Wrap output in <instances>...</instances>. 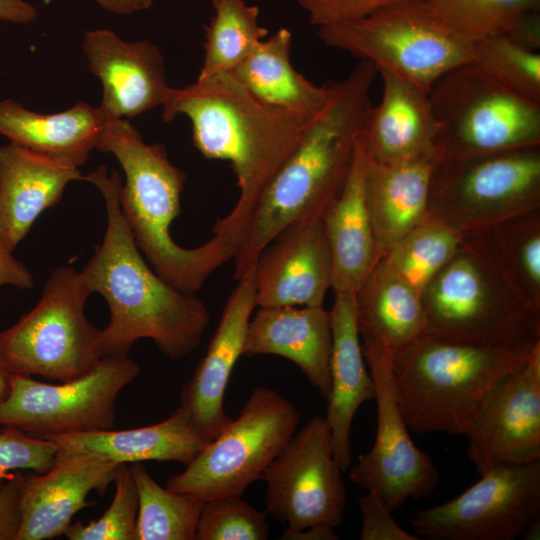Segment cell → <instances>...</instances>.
<instances>
[{
  "mask_svg": "<svg viewBox=\"0 0 540 540\" xmlns=\"http://www.w3.org/2000/svg\"><path fill=\"white\" fill-rule=\"evenodd\" d=\"M362 526L361 540H418L404 530L392 515V508L376 493L367 491L359 499Z\"/></svg>",
  "mask_w": 540,
  "mask_h": 540,
  "instance_id": "obj_41",
  "label": "cell"
},
{
  "mask_svg": "<svg viewBox=\"0 0 540 540\" xmlns=\"http://www.w3.org/2000/svg\"><path fill=\"white\" fill-rule=\"evenodd\" d=\"M12 373L0 359V404L6 399L11 388Z\"/></svg>",
  "mask_w": 540,
  "mask_h": 540,
  "instance_id": "obj_47",
  "label": "cell"
},
{
  "mask_svg": "<svg viewBox=\"0 0 540 540\" xmlns=\"http://www.w3.org/2000/svg\"><path fill=\"white\" fill-rule=\"evenodd\" d=\"M82 49L103 86L99 110L106 120L128 119L164 103L170 86L163 55L148 41H124L109 29L88 30Z\"/></svg>",
  "mask_w": 540,
  "mask_h": 540,
  "instance_id": "obj_18",
  "label": "cell"
},
{
  "mask_svg": "<svg viewBox=\"0 0 540 540\" xmlns=\"http://www.w3.org/2000/svg\"><path fill=\"white\" fill-rule=\"evenodd\" d=\"M397 0H298V5L316 28L360 19Z\"/></svg>",
  "mask_w": 540,
  "mask_h": 540,
  "instance_id": "obj_40",
  "label": "cell"
},
{
  "mask_svg": "<svg viewBox=\"0 0 540 540\" xmlns=\"http://www.w3.org/2000/svg\"><path fill=\"white\" fill-rule=\"evenodd\" d=\"M108 12L125 15L149 8L156 0H94Z\"/></svg>",
  "mask_w": 540,
  "mask_h": 540,
  "instance_id": "obj_46",
  "label": "cell"
},
{
  "mask_svg": "<svg viewBox=\"0 0 540 540\" xmlns=\"http://www.w3.org/2000/svg\"><path fill=\"white\" fill-rule=\"evenodd\" d=\"M428 96L438 124L436 159L540 146V104L472 63L446 72Z\"/></svg>",
  "mask_w": 540,
  "mask_h": 540,
  "instance_id": "obj_10",
  "label": "cell"
},
{
  "mask_svg": "<svg viewBox=\"0 0 540 540\" xmlns=\"http://www.w3.org/2000/svg\"><path fill=\"white\" fill-rule=\"evenodd\" d=\"M489 234L515 282L540 308V210L510 218Z\"/></svg>",
  "mask_w": 540,
  "mask_h": 540,
  "instance_id": "obj_36",
  "label": "cell"
},
{
  "mask_svg": "<svg viewBox=\"0 0 540 540\" xmlns=\"http://www.w3.org/2000/svg\"><path fill=\"white\" fill-rule=\"evenodd\" d=\"M377 75L372 62L359 60L344 79L331 82L328 103L309 122L250 214L233 258L235 280L285 228L322 219L349 174Z\"/></svg>",
  "mask_w": 540,
  "mask_h": 540,
  "instance_id": "obj_3",
  "label": "cell"
},
{
  "mask_svg": "<svg viewBox=\"0 0 540 540\" xmlns=\"http://www.w3.org/2000/svg\"><path fill=\"white\" fill-rule=\"evenodd\" d=\"M375 387L377 430L372 448L350 466L349 478L381 496L392 510L408 499L429 497L439 483L431 457L409 435L394 390L393 359L389 354L363 353Z\"/></svg>",
  "mask_w": 540,
  "mask_h": 540,
  "instance_id": "obj_15",
  "label": "cell"
},
{
  "mask_svg": "<svg viewBox=\"0 0 540 540\" xmlns=\"http://www.w3.org/2000/svg\"><path fill=\"white\" fill-rule=\"evenodd\" d=\"M121 464L92 454L58 450L44 473L22 474L20 526L16 540H49L64 535L75 514L90 506V492L104 495Z\"/></svg>",
  "mask_w": 540,
  "mask_h": 540,
  "instance_id": "obj_17",
  "label": "cell"
},
{
  "mask_svg": "<svg viewBox=\"0 0 540 540\" xmlns=\"http://www.w3.org/2000/svg\"><path fill=\"white\" fill-rule=\"evenodd\" d=\"M420 297L427 332L445 340L509 351L540 344V308L515 282L489 232L465 234Z\"/></svg>",
  "mask_w": 540,
  "mask_h": 540,
  "instance_id": "obj_5",
  "label": "cell"
},
{
  "mask_svg": "<svg viewBox=\"0 0 540 540\" xmlns=\"http://www.w3.org/2000/svg\"><path fill=\"white\" fill-rule=\"evenodd\" d=\"M254 266L237 280L205 355L180 392V406L210 441L232 420L223 401L233 368L243 355L248 324L256 308Z\"/></svg>",
  "mask_w": 540,
  "mask_h": 540,
  "instance_id": "obj_20",
  "label": "cell"
},
{
  "mask_svg": "<svg viewBox=\"0 0 540 540\" xmlns=\"http://www.w3.org/2000/svg\"><path fill=\"white\" fill-rule=\"evenodd\" d=\"M539 518L535 519L534 521H532L530 523V525L528 526L527 530L525 531V533L523 534L525 537V539H538L539 537V531H540V526H539Z\"/></svg>",
  "mask_w": 540,
  "mask_h": 540,
  "instance_id": "obj_48",
  "label": "cell"
},
{
  "mask_svg": "<svg viewBox=\"0 0 540 540\" xmlns=\"http://www.w3.org/2000/svg\"><path fill=\"white\" fill-rule=\"evenodd\" d=\"M454 30L475 42L513 33L540 14V0H420Z\"/></svg>",
  "mask_w": 540,
  "mask_h": 540,
  "instance_id": "obj_34",
  "label": "cell"
},
{
  "mask_svg": "<svg viewBox=\"0 0 540 540\" xmlns=\"http://www.w3.org/2000/svg\"><path fill=\"white\" fill-rule=\"evenodd\" d=\"M531 352L464 345L426 331L393 359L395 396L408 429L466 435L495 386Z\"/></svg>",
  "mask_w": 540,
  "mask_h": 540,
  "instance_id": "obj_6",
  "label": "cell"
},
{
  "mask_svg": "<svg viewBox=\"0 0 540 540\" xmlns=\"http://www.w3.org/2000/svg\"><path fill=\"white\" fill-rule=\"evenodd\" d=\"M363 352L393 357L427 331L421 297L380 259L355 293Z\"/></svg>",
  "mask_w": 540,
  "mask_h": 540,
  "instance_id": "obj_27",
  "label": "cell"
},
{
  "mask_svg": "<svg viewBox=\"0 0 540 540\" xmlns=\"http://www.w3.org/2000/svg\"><path fill=\"white\" fill-rule=\"evenodd\" d=\"M4 285L29 289L33 286V277L0 239V286Z\"/></svg>",
  "mask_w": 540,
  "mask_h": 540,
  "instance_id": "obj_43",
  "label": "cell"
},
{
  "mask_svg": "<svg viewBox=\"0 0 540 540\" xmlns=\"http://www.w3.org/2000/svg\"><path fill=\"white\" fill-rule=\"evenodd\" d=\"M326 45L379 71L405 79L426 93L451 69L472 63L474 42L420 0H397L353 21L317 28Z\"/></svg>",
  "mask_w": 540,
  "mask_h": 540,
  "instance_id": "obj_7",
  "label": "cell"
},
{
  "mask_svg": "<svg viewBox=\"0 0 540 540\" xmlns=\"http://www.w3.org/2000/svg\"><path fill=\"white\" fill-rule=\"evenodd\" d=\"M342 473L333 457L328 424L315 416L263 472L266 512L289 530L337 527L347 500Z\"/></svg>",
  "mask_w": 540,
  "mask_h": 540,
  "instance_id": "obj_14",
  "label": "cell"
},
{
  "mask_svg": "<svg viewBox=\"0 0 540 540\" xmlns=\"http://www.w3.org/2000/svg\"><path fill=\"white\" fill-rule=\"evenodd\" d=\"M96 149L113 154L124 171L120 208L141 253L166 282L195 295L234 258L235 248L215 235L190 249L174 242L170 225L181 212L185 173L171 163L162 143H145L127 119L107 120Z\"/></svg>",
  "mask_w": 540,
  "mask_h": 540,
  "instance_id": "obj_4",
  "label": "cell"
},
{
  "mask_svg": "<svg viewBox=\"0 0 540 540\" xmlns=\"http://www.w3.org/2000/svg\"><path fill=\"white\" fill-rule=\"evenodd\" d=\"M110 506L96 521L70 524L65 532L69 540H134L138 512L137 487L128 464H121L115 480Z\"/></svg>",
  "mask_w": 540,
  "mask_h": 540,
  "instance_id": "obj_38",
  "label": "cell"
},
{
  "mask_svg": "<svg viewBox=\"0 0 540 540\" xmlns=\"http://www.w3.org/2000/svg\"><path fill=\"white\" fill-rule=\"evenodd\" d=\"M329 315L331 389L324 418L330 430L333 457L346 472L352 465L354 416L363 403L375 399V387L360 342L355 292H335Z\"/></svg>",
  "mask_w": 540,
  "mask_h": 540,
  "instance_id": "obj_23",
  "label": "cell"
},
{
  "mask_svg": "<svg viewBox=\"0 0 540 540\" xmlns=\"http://www.w3.org/2000/svg\"><path fill=\"white\" fill-rule=\"evenodd\" d=\"M378 75L382 96L367 110L359 136L364 156L382 165L435 161L438 124L428 93L392 73Z\"/></svg>",
  "mask_w": 540,
  "mask_h": 540,
  "instance_id": "obj_21",
  "label": "cell"
},
{
  "mask_svg": "<svg viewBox=\"0 0 540 540\" xmlns=\"http://www.w3.org/2000/svg\"><path fill=\"white\" fill-rule=\"evenodd\" d=\"M214 15L205 27L203 64L197 79L232 72L268 35L259 8L245 0H211Z\"/></svg>",
  "mask_w": 540,
  "mask_h": 540,
  "instance_id": "obj_32",
  "label": "cell"
},
{
  "mask_svg": "<svg viewBox=\"0 0 540 540\" xmlns=\"http://www.w3.org/2000/svg\"><path fill=\"white\" fill-rule=\"evenodd\" d=\"M472 64L511 92L540 104V53L508 35L474 42Z\"/></svg>",
  "mask_w": 540,
  "mask_h": 540,
  "instance_id": "obj_35",
  "label": "cell"
},
{
  "mask_svg": "<svg viewBox=\"0 0 540 540\" xmlns=\"http://www.w3.org/2000/svg\"><path fill=\"white\" fill-rule=\"evenodd\" d=\"M91 294L80 271L53 270L36 306L0 333V359L9 371L59 382L87 373L103 357L101 330L85 315Z\"/></svg>",
  "mask_w": 540,
  "mask_h": 540,
  "instance_id": "obj_9",
  "label": "cell"
},
{
  "mask_svg": "<svg viewBox=\"0 0 540 540\" xmlns=\"http://www.w3.org/2000/svg\"><path fill=\"white\" fill-rule=\"evenodd\" d=\"M300 422L296 406L268 386L256 387L236 419L180 472L166 488L205 501L242 496L295 434Z\"/></svg>",
  "mask_w": 540,
  "mask_h": 540,
  "instance_id": "obj_11",
  "label": "cell"
},
{
  "mask_svg": "<svg viewBox=\"0 0 540 540\" xmlns=\"http://www.w3.org/2000/svg\"><path fill=\"white\" fill-rule=\"evenodd\" d=\"M16 472L0 484V540H16L20 526V485Z\"/></svg>",
  "mask_w": 540,
  "mask_h": 540,
  "instance_id": "obj_42",
  "label": "cell"
},
{
  "mask_svg": "<svg viewBox=\"0 0 540 540\" xmlns=\"http://www.w3.org/2000/svg\"><path fill=\"white\" fill-rule=\"evenodd\" d=\"M106 121L98 107L85 102L62 112L42 114L11 99L0 101V134L11 143L77 167L84 165L96 149Z\"/></svg>",
  "mask_w": 540,
  "mask_h": 540,
  "instance_id": "obj_29",
  "label": "cell"
},
{
  "mask_svg": "<svg viewBox=\"0 0 540 540\" xmlns=\"http://www.w3.org/2000/svg\"><path fill=\"white\" fill-rule=\"evenodd\" d=\"M130 468L138 492L134 540H196L205 500L162 487L141 463Z\"/></svg>",
  "mask_w": 540,
  "mask_h": 540,
  "instance_id": "obj_31",
  "label": "cell"
},
{
  "mask_svg": "<svg viewBox=\"0 0 540 540\" xmlns=\"http://www.w3.org/2000/svg\"><path fill=\"white\" fill-rule=\"evenodd\" d=\"M57 452V446L48 439L0 427V484L22 470L33 473L48 471Z\"/></svg>",
  "mask_w": 540,
  "mask_h": 540,
  "instance_id": "obj_39",
  "label": "cell"
},
{
  "mask_svg": "<svg viewBox=\"0 0 540 540\" xmlns=\"http://www.w3.org/2000/svg\"><path fill=\"white\" fill-rule=\"evenodd\" d=\"M446 223L427 217L381 258L419 295L455 254L463 236Z\"/></svg>",
  "mask_w": 540,
  "mask_h": 540,
  "instance_id": "obj_33",
  "label": "cell"
},
{
  "mask_svg": "<svg viewBox=\"0 0 540 540\" xmlns=\"http://www.w3.org/2000/svg\"><path fill=\"white\" fill-rule=\"evenodd\" d=\"M455 498L420 510L411 520L430 540H514L540 514V460L500 464Z\"/></svg>",
  "mask_w": 540,
  "mask_h": 540,
  "instance_id": "obj_13",
  "label": "cell"
},
{
  "mask_svg": "<svg viewBox=\"0 0 540 540\" xmlns=\"http://www.w3.org/2000/svg\"><path fill=\"white\" fill-rule=\"evenodd\" d=\"M338 534L333 527L314 526L301 530H284L280 539L283 540H337Z\"/></svg>",
  "mask_w": 540,
  "mask_h": 540,
  "instance_id": "obj_45",
  "label": "cell"
},
{
  "mask_svg": "<svg viewBox=\"0 0 540 540\" xmlns=\"http://www.w3.org/2000/svg\"><path fill=\"white\" fill-rule=\"evenodd\" d=\"M540 210V146L433 162L427 217L463 234Z\"/></svg>",
  "mask_w": 540,
  "mask_h": 540,
  "instance_id": "obj_8",
  "label": "cell"
},
{
  "mask_svg": "<svg viewBox=\"0 0 540 540\" xmlns=\"http://www.w3.org/2000/svg\"><path fill=\"white\" fill-rule=\"evenodd\" d=\"M331 260V289L357 292L381 259L364 199V156L359 140L346 181L322 216Z\"/></svg>",
  "mask_w": 540,
  "mask_h": 540,
  "instance_id": "obj_26",
  "label": "cell"
},
{
  "mask_svg": "<svg viewBox=\"0 0 540 540\" xmlns=\"http://www.w3.org/2000/svg\"><path fill=\"white\" fill-rule=\"evenodd\" d=\"M84 177L101 193L107 217L103 241L80 271L91 293H100L110 310L101 330L102 355H127L137 340L147 338L169 359L185 358L210 324L206 304L174 288L144 260L121 212L119 173L108 174L100 165Z\"/></svg>",
  "mask_w": 540,
  "mask_h": 540,
  "instance_id": "obj_1",
  "label": "cell"
},
{
  "mask_svg": "<svg viewBox=\"0 0 540 540\" xmlns=\"http://www.w3.org/2000/svg\"><path fill=\"white\" fill-rule=\"evenodd\" d=\"M270 525L266 514L242 496L207 500L197 525L196 540H266Z\"/></svg>",
  "mask_w": 540,
  "mask_h": 540,
  "instance_id": "obj_37",
  "label": "cell"
},
{
  "mask_svg": "<svg viewBox=\"0 0 540 540\" xmlns=\"http://www.w3.org/2000/svg\"><path fill=\"white\" fill-rule=\"evenodd\" d=\"M465 436L480 474L540 460V344L495 386Z\"/></svg>",
  "mask_w": 540,
  "mask_h": 540,
  "instance_id": "obj_16",
  "label": "cell"
},
{
  "mask_svg": "<svg viewBox=\"0 0 540 540\" xmlns=\"http://www.w3.org/2000/svg\"><path fill=\"white\" fill-rule=\"evenodd\" d=\"M58 450L92 454L119 464L147 460L188 465L210 442L179 406L167 419L140 428L96 430L44 438Z\"/></svg>",
  "mask_w": 540,
  "mask_h": 540,
  "instance_id": "obj_25",
  "label": "cell"
},
{
  "mask_svg": "<svg viewBox=\"0 0 540 540\" xmlns=\"http://www.w3.org/2000/svg\"><path fill=\"white\" fill-rule=\"evenodd\" d=\"M292 33L281 28L262 40L232 71L260 100L307 117L318 115L328 103L331 82L318 86L291 63Z\"/></svg>",
  "mask_w": 540,
  "mask_h": 540,
  "instance_id": "obj_30",
  "label": "cell"
},
{
  "mask_svg": "<svg viewBox=\"0 0 540 540\" xmlns=\"http://www.w3.org/2000/svg\"><path fill=\"white\" fill-rule=\"evenodd\" d=\"M331 347L330 315L323 306L258 308L248 324L243 355L290 360L327 400Z\"/></svg>",
  "mask_w": 540,
  "mask_h": 540,
  "instance_id": "obj_24",
  "label": "cell"
},
{
  "mask_svg": "<svg viewBox=\"0 0 540 540\" xmlns=\"http://www.w3.org/2000/svg\"><path fill=\"white\" fill-rule=\"evenodd\" d=\"M433 162L382 165L364 156V199L380 258L427 218Z\"/></svg>",
  "mask_w": 540,
  "mask_h": 540,
  "instance_id": "obj_28",
  "label": "cell"
},
{
  "mask_svg": "<svg viewBox=\"0 0 540 540\" xmlns=\"http://www.w3.org/2000/svg\"><path fill=\"white\" fill-rule=\"evenodd\" d=\"M71 162L11 143L0 146V239L13 252L66 186L84 180Z\"/></svg>",
  "mask_w": 540,
  "mask_h": 540,
  "instance_id": "obj_22",
  "label": "cell"
},
{
  "mask_svg": "<svg viewBox=\"0 0 540 540\" xmlns=\"http://www.w3.org/2000/svg\"><path fill=\"white\" fill-rule=\"evenodd\" d=\"M36 18L37 11L30 3L24 0H0V20L28 24Z\"/></svg>",
  "mask_w": 540,
  "mask_h": 540,
  "instance_id": "obj_44",
  "label": "cell"
},
{
  "mask_svg": "<svg viewBox=\"0 0 540 540\" xmlns=\"http://www.w3.org/2000/svg\"><path fill=\"white\" fill-rule=\"evenodd\" d=\"M139 373L127 355L103 356L84 375L60 384L12 373L10 392L0 404V427L43 439L113 429L117 398Z\"/></svg>",
  "mask_w": 540,
  "mask_h": 540,
  "instance_id": "obj_12",
  "label": "cell"
},
{
  "mask_svg": "<svg viewBox=\"0 0 540 540\" xmlns=\"http://www.w3.org/2000/svg\"><path fill=\"white\" fill-rule=\"evenodd\" d=\"M332 260L322 219L293 224L263 249L254 266L256 308L323 306Z\"/></svg>",
  "mask_w": 540,
  "mask_h": 540,
  "instance_id": "obj_19",
  "label": "cell"
},
{
  "mask_svg": "<svg viewBox=\"0 0 540 540\" xmlns=\"http://www.w3.org/2000/svg\"><path fill=\"white\" fill-rule=\"evenodd\" d=\"M178 115L190 120L193 145L205 158L230 163L239 196L215 222L213 235L236 250L261 193L314 117L260 100L232 72L171 87L162 118L171 122Z\"/></svg>",
  "mask_w": 540,
  "mask_h": 540,
  "instance_id": "obj_2",
  "label": "cell"
}]
</instances>
